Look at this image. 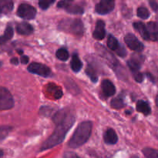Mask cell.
<instances>
[{"label":"cell","mask_w":158,"mask_h":158,"mask_svg":"<svg viewBox=\"0 0 158 158\" xmlns=\"http://www.w3.org/2000/svg\"><path fill=\"white\" fill-rule=\"evenodd\" d=\"M10 63H12V64L15 65V66H16V65L19 64V60H18V58H15V57H14V58H12V59H11V60H10Z\"/></svg>","instance_id":"e575fe53"},{"label":"cell","mask_w":158,"mask_h":158,"mask_svg":"<svg viewBox=\"0 0 158 158\" xmlns=\"http://www.w3.org/2000/svg\"><path fill=\"white\" fill-rule=\"evenodd\" d=\"M115 6V2L112 0H103L97 4L95 11L100 15H106L112 12Z\"/></svg>","instance_id":"8fae6325"},{"label":"cell","mask_w":158,"mask_h":158,"mask_svg":"<svg viewBox=\"0 0 158 158\" xmlns=\"http://www.w3.org/2000/svg\"><path fill=\"white\" fill-rule=\"evenodd\" d=\"M13 34L14 31L12 27L10 26H8L6 27V30H5L4 34L2 35H0V45L4 44L6 42L10 40L12 38V36H13Z\"/></svg>","instance_id":"603a6c76"},{"label":"cell","mask_w":158,"mask_h":158,"mask_svg":"<svg viewBox=\"0 0 158 158\" xmlns=\"http://www.w3.org/2000/svg\"><path fill=\"white\" fill-rule=\"evenodd\" d=\"M101 88L105 97H109L114 95L116 93V88L114 83L109 80H103L101 83Z\"/></svg>","instance_id":"4fadbf2b"},{"label":"cell","mask_w":158,"mask_h":158,"mask_svg":"<svg viewBox=\"0 0 158 158\" xmlns=\"http://www.w3.org/2000/svg\"><path fill=\"white\" fill-rule=\"evenodd\" d=\"M131 158H139V157H137V156H132Z\"/></svg>","instance_id":"f35d334b"},{"label":"cell","mask_w":158,"mask_h":158,"mask_svg":"<svg viewBox=\"0 0 158 158\" xmlns=\"http://www.w3.org/2000/svg\"><path fill=\"white\" fill-rule=\"evenodd\" d=\"M143 154L147 158H158V151L154 149V148H143Z\"/></svg>","instance_id":"d4e9b609"},{"label":"cell","mask_w":158,"mask_h":158,"mask_svg":"<svg viewBox=\"0 0 158 158\" xmlns=\"http://www.w3.org/2000/svg\"><path fill=\"white\" fill-rule=\"evenodd\" d=\"M92 127L93 123L90 121H84L80 123L69 140L68 144L69 148L77 149L86 143L91 135Z\"/></svg>","instance_id":"7a4b0ae2"},{"label":"cell","mask_w":158,"mask_h":158,"mask_svg":"<svg viewBox=\"0 0 158 158\" xmlns=\"http://www.w3.org/2000/svg\"><path fill=\"white\" fill-rule=\"evenodd\" d=\"M124 41L126 43L127 46L132 50L136 51V52H142L143 50V43L132 33L127 34L126 36L124 37Z\"/></svg>","instance_id":"ba28073f"},{"label":"cell","mask_w":158,"mask_h":158,"mask_svg":"<svg viewBox=\"0 0 158 158\" xmlns=\"http://www.w3.org/2000/svg\"><path fill=\"white\" fill-rule=\"evenodd\" d=\"M86 73L87 74L88 77H89V79L91 80V81H93L94 83H96L98 80V77H97V73H96L95 69H94V67L91 66H88L87 68L86 69Z\"/></svg>","instance_id":"83f0119b"},{"label":"cell","mask_w":158,"mask_h":158,"mask_svg":"<svg viewBox=\"0 0 158 158\" xmlns=\"http://www.w3.org/2000/svg\"><path fill=\"white\" fill-rule=\"evenodd\" d=\"M107 46L113 51H115L118 56L121 57L126 56L127 51L123 46L120 44L118 40L112 35L108 36L107 40Z\"/></svg>","instance_id":"9c48e42d"},{"label":"cell","mask_w":158,"mask_h":158,"mask_svg":"<svg viewBox=\"0 0 158 158\" xmlns=\"http://www.w3.org/2000/svg\"><path fill=\"white\" fill-rule=\"evenodd\" d=\"M75 122V117L71 114H68L67 117L64 120L56 125L54 132L51 134L50 137L45 141V143L42 145L40 151H44L46 150L51 149L54 147L57 146L60 143L63 141L66 134L70 130Z\"/></svg>","instance_id":"6da1fadb"},{"label":"cell","mask_w":158,"mask_h":158,"mask_svg":"<svg viewBox=\"0 0 158 158\" xmlns=\"http://www.w3.org/2000/svg\"><path fill=\"white\" fill-rule=\"evenodd\" d=\"M2 65V61H0V66H1Z\"/></svg>","instance_id":"ab89813d"},{"label":"cell","mask_w":158,"mask_h":158,"mask_svg":"<svg viewBox=\"0 0 158 158\" xmlns=\"http://www.w3.org/2000/svg\"><path fill=\"white\" fill-rule=\"evenodd\" d=\"M14 3L12 1L0 0V15H7L13 9Z\"/></svg>","instance_id":"ac0fdd59"},{"label":"cell","mask_w":158,"mask_h":158,"mask_svg":"<svg viewBox=\"0 0 158 158\" xmlns=\"http://www.w3.org/2000/svg\"><path fill=\"white\" fill-rule=\"evenodd\" d=\"M134 28L138 31L142 38L145 40H150V35L147 26L141 22H136L134 23Z\"/></svg>","instance_id":"ffe728a7"},{"label":"cell","mask_w":158,"mask_h":158,"mask_svg":"<svg viewBox=\"0 0 158 158\" xmlns=\"http://www.w3.org/2000/svg\"><path fill=\"white\" fill-rule=\"evenodd\" d=\"M125 106V103L123 102V99L120 96L113 99L111 101V106L114 109H121Z\"/></svg>","instance_id":"484cf974"},{"label":"cell","mask_w":158,"mask_h":158,"mask_svg":"<svg viewBox=\"0 0 158 158\" xmlns=\"http://www.w3.org/2000/svg\"><path fill=\"white\" fill-rule=\"evenodd\" d=\"M29 57L27 56H25V55H22L21 56V63L23 64H26V63H29Z\"/></svg>","instance_id":"d6a6232c"},{"label":"cell","mask_w":158,"mask_h":158,"mask_svg":"<svg viewBox=\"0 0 158 158\" xmlns=\"http://www.w3.org/2000/svg\"><path fill=\"white\" fill-rule=\"evenodd\" d=\"M56 56L57 58L60 60L62 61H66L69 58V52L64 48H61V49H59L56 52Z\"/></svg>","instance_id":"4316f807"},{"label":"cell","mask_w":158,"mask_h":158,"mask_svg":"<svg viewBox=\"0 0 158 158\" xmlns=\"http://www.w3.org/2000/svg\"><path fill=\"white\" fill-rule=\"evenodd\" d=\"M95 49L97 53L112 67L113 69L116 71V72H119V70L121 69L120 63H119L118 60L114 57V56L112 53L109 52L104 46L102 45L97 43L95 45Z\"/></svg>","instance_id":"277c9868"},{"label":"cell","mask_w":158,"mask_h":158,"mask_svg":"<svg viewBox=\"0 0 158 158\" xmlns=\"http://www.w3.org/2000/svg\"><path fill=\"white\" fill-rule=\"evenodd\" d=\"M70 65L73 71H74L75 73L80 72V69H82V67H83V63H82L81 60H80V58H79L77 54L75 53L73 55Z\"/></svg>","instance_id":"7402d4cb"},{"label":"cell","mask_w":158,"mask_h":158,"mask_svg":"<svg viewBox=\"0 0 158 158\" xmlns=\"http://www.w3.org/2000/svg\"><path fill=\"white\" fill-rule=\"evenodd\" d=\"M103 140L107 144H115L118 141V137L115 131L112 128H109L106 131L103 135Z\"/></svg>","instance_id":"2e32d148"},{"label":"cell","mask_w":158,"mask_h":158,"mask_svg":"<svg viewBox=\"0 0 158 158\" xmlns=\"http://www.w3.org/2000/svg\"><path fill=\"white\" fill-rule=\"evenodd\" d=\"M137 15L142 19H147L149 18L150 12L147 8L141 6V7H139L138 9H137Z\"/></svg>","instance_id":"f1b7e54d"},{"label":"cell","mask_w":158,"mask_h":158,"mask_svg":"<svg viewBox=\"0 0 158 158\" xmlns=\"http://www.w3.org/2000/svg\"><path fill=\"white\" fill-rule=\"evenodd\" d=\"M63 158H81L79 157L77 154L73 152H70V151H68V152H66L63 155Z\"/></svg>","instance_id":"1f68e13d"},{"label":"cell","mask_w":158,"mask_h":158,"mask_svg":"<svg viewBox=\"0 0 158 158\" xmlns=\"http://www.w3.org/2000/svg\"><path fill=\"white\" fill-rule=\"evenodd\" d=\"M155 101H156V105H157V108H158V94L157 95V97H156Z\"/></svg>","instance_id":"74e56055"},{"label":"cell","mask_w":158,"mask_h":158,"mask_svg":"<svg viewBox=\"0 0 158 158\" xmlns=\"http://www.w3.org/2000/svg\"><path fill=\"white\" fill-rule=\"evenodd\" d=\"M59 28L65 32H69L77 36H82L84 32L83 23L80 19H63V21L60 22Z\"/></svg>","instance_id":"3957f363"},{"label":"cell","mask_w":158,"mask_h":158,"mask_svg":"<svg viewBox=\"0 0 158 158\" xmlns=\"http://www.w3.org/2000/svg\"><path fill=\"white\" fill-rule=\"evenodd\" d=\"M133 76H134V79H135V80L137 83H141V82H143V78H144L143 74L141 73L140 72H139V71L133 72Z\"/></svg>","instance_id":"4dcf8cb0"},{"label":"cell","mask_w":158,"mask_h":158,"mask_svg":"<svg viewBox=\"0 0 158 158\" xmlns=\"http://www.w3.org/2000/svg\"><path fill=\"white\" fill-rule=\"evenodd\" d=\"M106 35V30H105V23L102 20L97 21L96 28L93 33V36L94 39L97 40H103Z\"/></svg>","instance_id":"5bb4252c"},{"label":"cell","mask_w":158,"mask_h":158,"mask_svg":"<svg viewBox=\"0 0 158 158\" xmlns=\"http://www.w3.org/2000/svg\"><path fill=\"white\" fill-rule=\"evenodd\" d=\"M16 32L19 35H29L33 32V27L29 23L23 22L16 26Z\"/></svg>","instance_id":"e0dca14e"},{"label":"cell","mask_w":158,"mask_h":158,"mask_svg":"<svg viewBox=\"0 0 158 158\" xmlns=\"http://www.w3.org/2000/svg\"><path fill=\"white\" fill-rule=\"evenodd\" d=\"M28 70L30 73L34 74H37L43 77H52V71L46 65L41 64V63H32L28 66Z\"/></svg>","instance_id":"52a82bcc"},{"label":"cell","mask_w":158,"mask_h":158,"mask_svg":"<svg viewBox=\"0 0 158 158\" xmlns=\"http://www.w3.org/2000/svg\"><path fill=\"white\" fill-rule=\"evenodd\" d=\"M4 156V151L2 149H0V158H2Z\"/></svg>","instance_id":"d590c367"},{"label":"cell","mask_w":158,"mask_h":158,"mask_svg":"<svg viewBox=\"0 0 158 158\" xmlns=\"http://www.w3.org/2000/svg\"><path fill=\"white\" fill-rule=\"evenodd\" d=\"M46 94L53 100H58L63 96L61 88L54 83H49L46 86Z\"/></svg>","instance_id":"7c38bea8"},{"label":"cell","mask_w":158,"mask_h":158,"mask_svg":"<svg viewBox=\"0 0 158 158\" xmlns=\"http://www.w3.org/2000/svg\"><path fill=\"white\" fill-rule=\"evenodd\" d=\"M52 3H54V1H49V0H42V1L39 2V6L42 9H47L50 6V5H52Z\"/></svg>","instance_id":"f546056e"},{"label":"cell","mask_w":158,"mask_h":158,"mask_svg":"<svg viewBox=\"0 0 158 158\" xmlns=\"http://www.w3.org/2000/svg\"><path fill=\"white\" fill-rule=\"evenodd\" d=\"M148 33L150 35V40L157 41L158 40V23L154 22H150L148 23Z\"/></svg>","instance_id":"d6986e66"},{"label":"cell","mask_w":158,"mask_h":158,"mask_svg":"<svg viewBox=\"0 0 158 158\" xmlns=\"http://www.w3.org/2000/svg\"><path fill=\"white\" fill-rule=\"evenodd\" d=\"M57 7L64 9L69 13L71 14H83L84 12V9L80 6L73 3L72 1H61L58 2Z\"/></svg>","instance_id":"30bf717a"},{"label":"cell","mask_w":158,"mask_h":158,"mask_svg":"<svg viewBox=\"0 0 158 158\" xmlns=\"http://www.w3.org/2000/svg\"><path fill=\"white\" fill-rule=\"evenodd\" d=\"M12 131V127L10 126H0V142L4 140L9 136L11 131Z\"/></svg>","instance_id":"cb8c5ba5"},{"label":"cell","mask_w":158,"mask_h":158,"mask_svg":"<svg viewBox=\"0 0 158 158\" xmlns=\"http://www.w3.org/2000/svg\"><path fill=\"white\" fill-rule=\"evenodd\" d=\"M150 5H151V8H152L153 9H154V11H157L158 10V4L156 2H153V1H151L150 2Z\"/></svg>","instance_id":"836d02e7"},{"label":"cell","mask_w":158,"mask_h":158,"mask_svg":"<svg viewBox=\"0 0 158 158\" xmlns=\"http://www.w3.org/2000/svg\"><path fill=\"white\" fill-rule=\"evenodd\" d=\"M137 110L144 115H149L151 112V106L147 102L143 100H139L137 103Z\"/></svg>","instance_id":"44dd1931"},{"label":"cell","mask_w":158,"mask_h":158,"mask_svg":"<svg viewBox=\"0 0 158 158\" xmlns=\"http://www.w3.org/2000/svg\"><path fill=\"white\" fill-rule=\"evenodd\" d=\"M36 15V9L27 3L20 4L17 9V15L24 19H33Z\"/></svg>","instance_id":"8992f818"},{"label":"cell","mask_w":158,"mask_h":158,"mask_svg":"<svg viewBox=\"0 0 158 158\" xmlns=\"http://www.w3.org/2000/svg\"><path fill=\"white\" fill-rule=\"evenodd\" d=\"M154 81H155L158 85V73L156 75V77H154Z\"/></svg>","instance_id":"8d00e7d4"},{"label":"cell","mask_w":158,"mask_h":158,"mask_svg":"<svg viewBox=\"0 0 158 158\" xmlns=\"http://www.w3.org/2000/svg\"><path fill=\"white\" fill-rule=\"evenodd\" d=\"M14 106V99L10 91L0 86V110H8Z\"/></svg>","instance_id":"5b68a950"},{"label":"cell","mask_w":158,"mask_h":158,"mask_svg":"<svg viewBox=\"0 0 158 158\" xmlns=\"http://www.w3.org/2000/svg\"><path fill=\"white\" fill-rule=\"evenodd\" d=\"M142 63H143V60H142V56L140 55H133L131 60H128L127 62L128 66L132 71V73L139 71Z\"/></svg>","instance_id":"9a60e30c"}]
</instances>
